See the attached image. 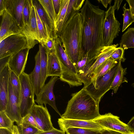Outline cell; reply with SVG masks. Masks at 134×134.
I'll use <instances>...</instances> for the list:
<instances>
[{
	"label": "cell",
	"mask_w": 134,
	"mask_h": 134,
	"mask_svg": "<svg viewBox=\"0 0 134 134\" xmlns=\"http://www.w3.org/2000/svg\"><path fill=\"white\" fill-rule=\"evenodd\" d=\"M35 65L34 69L28 74L29 79L35 95L37 96L40 92L41 87L40 54L39 50L35 57Z\"/></svg>",
	"instance_id": "20"
},
{
	"label": "cell",
	"mask_w": 134,
	"mask_h": 134,
	"mask_svg": "<svg viewBox=\"0 0 134 134\" xmlns=\"http://www.w3.org/2000/svg\"><path fill=\"white\" fill-rule=\"evenodd\" d=\"M27 48L30 49L28 40L24 34L11 35L0 42V59L12 56Z\"/></svg>",
	"instance_id": "7"
},
{
	"label": "cell",
	"mask_w": 134,
	"mask_h": 134,
	"mask_svg": "<svg viewBox=\"0 0 134 134\" xmlns=\"http://www.w3.org/2000/svg\"><path fill=\"white\" fill-rule=\"evenodd\" d=\"M0 134H13L12 131L4 128H0Z\"/></svg>",
	"instance_id": "48"
},
{
	"label": "cell",
	"mask_w": 134,
	"mask_h": 134,
	"mask_svg": "<svg viewBox=\"0 0 134 134\" xmlns=\"http://www.w3.org/2000/svg\"><path fill=\"white\" fill-rule=\"evenodd\" d=\"M55 52L62 70L59 79L68 84L71 87L81 86L83 82L78 75L76 67L65 52L58 37L55 39Z\"/></svg>",
	"instance_id": "4"
},
{
	"label": "cell",
	"mask_w": 134,
	"mask_h": 134,
	"mask_svg": "<svg viewBox=\"0 0 134 134\" xmlns=\"http://www.w3.org/2000/svg\"><path fill=\"white\" fill-rule=\"evenodd\" d=\"M9 73L8 64L0 72V111H5L7 108Z\"/></svg>",
	"instance_id": "18"
},
{
	"label": "cell",
	"mask_w": 134,
	"mask_h": 134,
	"mask_svg": "<svg viewBox=\"0 0 134 134\" xmlns=\"http://www.w3.org/2000/svg\"><path fill=\"white\" fill-rule=\"evenodd\" d=\"M126 7V3H125L122 7L123 10V14H122L123 16V22L122 32L124 31L129 26L134 22L130 9H127Z\"/></svg>",
	"instance_id": "31"
},
{
	"label": "cell",
	"mask_w": 134,
	"mask_h": 134,
	"mask_svg": "<svg viewBox=\"0 0 134 134\" xmlns=\"http://www.w3.org/2000/svg\"><path fill=\"white\" fill-rule=\"evenodd\" d=\"M34 118L38 129L44 132L52 130L54 127L51 121V116L46 106L43 105L33 106L30 113Z\"/></svg>",
	"instance_id": "11"
},
{
	"label": "cell",
	"mask_w": 134,
	"mask_h": 134,
	"mask_svg": "<svg viewBox=\"0 0 134 134\" xmlns=\"http://www.w3.org/2000/svg\"><path fill=\"white\" fill-rule=\"evenodd\" d=\"M100 134H122L118 131L106 129L100 130Z\"/></svg>",
	"instance_id": "42"
},
{
	"label": "cell",
	"mask_w": 134,
	"mask_h": 134,
	"mask_svg": "<svg viewBox=\"0 0 134 134\" xmlns=\"http://www.w3.org/2000/svg\"><path fill=\"white\" fill-rule=\"evenodd\" d=\"M9 78L14 92L19 99L21 88V84L19 77L10 69Z\"/></svg>",
	"instance_id": "30"
},
{
	"label": "cell",
	"mask_w": 134,
	"mask_h": 134,
	"mask_svg": "<svg viewBox=\"0 0 134 134\" xmlns=\"http://www.w3.org/2000/svg\"><path fill=\"white\" fill-rule=\"evenodd\" d=\"M59 79L56 76H51L48 81L41 88L38 94L36 96L35 102L38 105H43L45 106L47 104L50 105L60 116L62 115L58 110L55 102V98L54 94L53 89L55 82Z\"/></svg>",
	"instance_id": "10"
},
{
	"label": "cell",
	"mask_w": 134,
	"mask_h": 134,
	"mask_svg": "<svg viewBox=\"0 0 134 134\" xmlns=\"http://www.w3.org/2000/svg\"><path fill=\"white\" fill-rule=\"evenodd\" d=\"M79 11L82 16L83 31L82 48L90 60L95 59L102 47V27L105 12L88 0Z\"/></svg>",
	"instance_id": "1"
},
{
	"label": "cell",
	"mask_w": 134,
	"mask_h": 134,
	"mask_svg": "<svg viewBox=\"0 0 134 134\" xmlns=\"http://www.w3.org/2000/svg\"><path fill=\"white\" fill-rule=\"evenodd\" d=\"M10 57L8 56L0 59V72L8 64Z\"/></svg>",
	"instance_id": "40"
},
{
	"label": "cell",
	"mask_w": 134,
	"mask_h": 134,
	"mask_svg": "<svg viewBox=\"0 0 134 134\" xmlns=\"http://www.w3.org/2000/svg\"><path fill=\"white\" fill-rule=\"evenodd\" d=\"M33 5L43 25L48 38L55 39L57 37L54 25L52 23L38 0H32Z\"/></svg>",
	"instance_id": "19"
},
{
	"label": "cell",
	"mask_w": 134,
	"mask_h": 134,
	"mask_svg": "<svg viewBox=\"0 0 134 134\" xmlns=\"http://www.w3.org/2000/svg\"><path fill=\"white\" fill-rule=\"evenodd\" d=\"M130 9L134 22V0H126Z\"/></svg>",
	"instance_id": "43"
},
{
	"label": "cell",
	"mask_w": 134,
	"mask_h": 134,
	"mask_svg": "<svg viewBox=\"0 0 134 134\" xmlns=\"http://www.w3.org/2000/svg\"><path fill=\"white\" fill-rule=\"evenodd\" d=\"M25 1V0H4V3L5 11L12 16L27 37L23 15Z\"/></svg>",
	"instance_id": "13"
},
{
	"label": "cell",
	"mask_w": 134,
	"mask_h": 134,
	"mask_svg": "<svg viewBox=\"0 0 134 134\" xmlns=\"http://www.w3.org/2000/svg\"><path fill=\"white\" fill-rule=\"evenodd\" d=\"M4 0H0V15L2 16L4 12L5 11V9L4 3Z\"/></svg>",
	"instance_id": "47"
},
{
	"label": "cell",
	"mask_w": 134,
	"mask_h": 134,
	"mask_svg": "<svg viewBox=\"0 0 134 134\" xmlns=\"http://www.w3.org/2000/svg\"><path fill=\"white\" fill-rule=\"evenodd\" d=\"M122 134H134V132H131L130 133H122Z\"/></svg>",
	"instance_id": "50"
},
{
	"label": "cell",
	"mask_w": 134,
	"mask_h": 134,
	"mask_svg": "<svg viewBox=\"0 0 134 134\" xmlns=\"http://www.w3.org/2000/svg\"><path fill=\"white\" fill-rule=\"evenodd\" d=\"M14 122L4 111H0V128L6 129L12 131Z\"/></svg>",
	"instance_id": "33"
},
{
	"label": "cell",
	"mask_w": 134,
	"mask_h": 134,
	"mask_svg": "<svg viewBox=\"0 0 134 134\" xmlns=\"http://www.w3.org/2000/svg\"><path fill=\"white\" fill-rule=\"evenodd\" d=\"M55 28L57 15L54 7L52 0H38Z\"/></svg>",
	"instance_id": "28"
},
{
	"label": "cell",
	"mask_w": 134,
	"mask_h": 134,
	"mask_svg": "<svg viewBox=\"0 0 134 134\" xmlns=\"http://www.w3.org/2000/svg\"><path fill=\"white\" fill-rule=\"evenodd\" d=\"M64 113L61 118L85 121L92 120L99 116V103L86 89L71 95Z\"/></svg>",
	"instance_id": "3"
},
{
	"label": "cell",
	"mask_w": 134,
	"mask_h": 134,
	"mask_svg": "<svg viewBox=\"0 0 134 134\" xmlns=\"http://www.w3.org/2000/svg\"><path fill=\"white\" fill-rule=\"evenodd\" d=\"M118 45V44H117L109 46L102 47L99 55L85 75L83 81L84 87L90 83L97 69L102 63L111 56Z\"/></svg>",
	"instance_id": "14"
},
{
	"label": "cell",
	"mask_w": 134,
	"mask_h": 134,
	"mask_svg": "<svg viewBox=\"0 0 134 134\" xmlns=\"http://www.w3.org/2000/svg\"><path fill=\"white\" fill-rule=\"evenodd\" d=\"M83 31L82 16L79 10L75 11L63 26L57 36L76 68L80 57L84 54L82 48Z\"/></svg>",
	"instance_id": "2"
},
{
	"label": "cell",
	"mask_w": 134,
	"mask_h": 134,
	"mask_svg": "<svg viewBox=\"0 0 134 134\" xmlns=\"http://www.w3.org/2000/svg\"><path fill=\"white\" fill-rule=\"evenodd\" d=\"M2 16L0 42L11 35L23 33L13 17L6 11L4 12Z\"/></svg>",
	"instance_id": "15"
},
{
	"label": "cell",
	"mask_w": 134,
	"mask_h": 134,
	"mask_svg": "<svg viewBox=\"0 0 134 134\" xmlns=\"http://www.w3.org/2000/svg\"><path fill=\"white\" fill-rule=\"evenodd\" d=\"M58 122L60 129L64 132L67 129L71 127L88 129L99 130L105 129L92 120L66 119L60 118L58 119Z\"/></svg>",
	"instance_id": "16"
},
{
	"label": "cell",
	"mask_w": 134,
	"mask_h": 134,
	"mask_svg": "<svg viewBox=\"0 0 134 134\" xmlns=\"http://www.w3.org/2000/svg\"><path fill=\"white\" fill-rule=\"evenodd\" d=\"M85 1V0H75L73 6L74 10L75 11L79 10Z\"/></svg>",
	"instance_id": "39"
},
{
	"label": "cell",
	"mask_w": 134,
	"mask_h": 134,
	"mask_svg": "<svg viewBox=\"0 0 134 134\" xmlns=\"http://www.w3.org/2000/svg\"><path fill=\"white\" fill-rule=\"evenodd\" d=\"M115 11L113 6H111L105 12L102 27V47L113 45L114 39L120 31V24L115 17Z\"/></svg>",
	"instance_id": "6"
},
{
	"label": "cell",
	"mask_w": 134,
	"mask_h": 134,
	"mask_svg": "<svg viewBox=\"0 0 134 134\" xmlns=\"http://www.w3.org/2000/svg\"><path fill=\"white\" fill-rule=\"evenodd\" d=\"M37 134H65V132L62 130H58L53 127L52 130L46 131L41 132Z\"/></svg>",
	"instance_id": "38"
},
{
	"label": "cell",
	"mask_w": 134,
	"mask_h": 134,
	"mask_svg": "<svg viewBox=\"0 0 134 134\" xmlns=\"http://www.w3.org/2000/svg\"><path fill=\"white\" fill-rule=\"evenodd\" d=\"M4 111L12 121L16 122L17 125L21 124L23 118L20 114L19 99L14 92L9 78L7 105Z\"/></svg>",
	"instance_id": "12"
},
{
	"label": "cell",
	"mask_w": 134,
	"mask_h": 134,
	"mask_svg": "<svg viewBox=\"0 0 134 134\" xmlns=\"http://www.w3.org/2000/svg\"><path fill=\"white\" fill-rule=\"evenodd\" d=\"M13 134H20L18 128L17 126L14 125L12 130Z\"/></svg>",
	"instance_id": "49"
},
{
	"label": "cell",
	"mask_w": 134,
	"mask_h": 134,
	"mask_svg": "<svg viewBox=\"0 0 134 134\" xmlns=\"http://www.w3.org/2000/svg\"><path fill=\"white\" fill-rule=\"evenodd\" d=\"M124 50L122 48L119 47L117 48L110 57L115 60L118 61L121 60L122 62H124L125 59L124 57Z\"/></svg>",
	"instance_id": "35"
},
{
	"label": "cell",
	"mask_w": 134,
	"mask_h": 134,
	"mask_svg": "<svg viewBox=\"0 0 134 134\" xmlns=\"http://www.w3.org/2000/svg\"><path fill=\"white\" fill-rule=\"evenodd\" d=\"M47 77L56 76L60 77L61 76L62 70L55 51L51 53L47 52Z\"/></svg>",
	"instance_id": "21"
},
{
	"label": "cell",
	"mask_w": 134,
	"mask_h": 134,
	"mask_svg": "<svg viewBox=\"0 0 134 134\" xmlns=\"http://www.w3.org/2000/svg\"><path fill=\"white\" fill-rule=\"evenodd\" d=\"M40 54V67L41 71V88L45 85L47 78L48 56L46 48L41 44L39 45Z\"/></svg>",
	"instance_id": "24"
},
{
	"label": "cell",
	"mask_w": 134,
	"mask_h": 134,
	"mask_svg": "<svg viewBox=\"0 0 134 134\" xmlns=\"http://www.w3.org/2000/svg\"><path fill=\"white\" fill-rule=\"evenodd\" d=\"M21 88L19 97L20 114L22 118L29 113L35 103V95L28 74L23 72L19 76Z\"/></svg>",
	"instance_id": "8"
},
{
	"label": "cell",
	"mask_w": 134,
	"mask_h": 134,
	"mask_svg": "<svg viewBox=\"0 0 134 134\" xmlns=\"http://www.w3.org/2000/svg\"><path fill=\"white\" fill-rule=\"evenodd\" d=\"M117 70L111 86L110 90H113L115 93H117L119 87L124 82H127L125 77L126 72L127 68H123L121 65V60L118 61Z\"/></svg>",
	"instance_id": "23"
},
{
	"label": "cell",
	"mask_w": 134,
	"mask_h": 134,
	"mask_svg": "<svg viewBox=\"0 0 134 134\" xmlns=\"http://www.w3.org/2000/svg\"><path fill=\"white\" fill-rule=\"evenodd\" d=\"M123 0H115L114 5L113 6L114 10L117 9L118 10Z\"/></svg>",
	"instance_id": "45"
},
{
	"label": "cell",
	"mask_w": 134,
	"mask_h": 134,
	"mask_svg": "<svg viewBox=\"0 0 134 134\" xmlns=\"http://www.w3.org/2000/svg\"><path fill=\"white\" fill-rule=\"evenodd\" d=\"M118 61L113 59L110 57L107 59L97 69L93 76L91 82L107 73L118 64Z\"/></svg>",
	"instance_id": "25"
},
{
	"label": "cell",
	"mask_w": 134,
	"mask_h": 134,
	"mask_svg": "<svg viewBox=\"0 0 134 134\" xmlns=\"http://www.w3.org/2000/svg\"><path fill=\"white\" fill-rule=\"evenodd\" d=\"M66 134H100V130L91 129L71 127L65 131Z\"/></svg>",
	"instance_id": "32"
},
{
	"label": "cell",
	"mask_w": 134,
	"mask_h": 134,
	"mask_svg": "<svg viewBox=\"0 0 134 134\" xmlns=\"http://www.w3.org/2000/svg\"><path fill=\"white\" fill-rule=\"evenodd\" d=\"M21 124L30 125L38 129L34 118L30 113L23 118Z\"/></svg>",
	"instance_id": "36"
},
{
	"label": "cell",
	"mask_w": 134,
	"mask_h": 134,
	"mask_svg": "<svg viewBox=\"0 0 134 134\" xmlns=\"http://www.w3.org/2000/svg\"><path fill=\"white\" fill-rule=\"evenodd\" d=\"M69 1L62 0L60 10L56 16L55 29L57 37L62 28Z\"/></svg>",
	"instance_id": "26"
},
{
	"label": "cell",
	"mask_w": 134,
	"mask_h": 134,
	"mask_svg": "<svg viewBox=\"0 0 134 134\" xmlns=\"http://www.w3.org/2000/svg\"><path fill=\"white\" fill-rule=\"evenodd\" d=\"M127 124L131 131L134 132V116L131 118Z\"/></svg>",
	"instance_id": "44"
},
{
	"label": "cell",
	"mask_w": 134,
	"mask_h": 134,
	"mask_svg": "<svg viewBox=\"0 0 134 134\" xmlns=\"http://www.w3.org/2000/svg\"><path fill=\"white\" fill-rule=\"evenodd\" d=\"M52 1L55 11L57 16L60 10L62 0H52Z\"/></svg>",
	"instance_id": "41"
},
{
	"label": "cell",
	"mask_w": 134,
	"mask_h": 134,
	"mask_svg": "<svg viewBox=\"0 0 134 134\" xmlns=\"http://www.w3.org/2000/svg\"><path fill=\"white\" fill-rule=\"evenodd\" d=\"M132 85L133 87H134V82L132 84Z\"/></svg>",
	"instance_id": "51"
},
{
	"label": "cell",
	"mask_w": 134,
	"mask_h": 134,
	"mask_svg": "<svg viewBox=\"0 0 134 134\" xmlns=\"http://www.w3.org/2000/svg\"><path fill=\"white\" fill-rule=\"evenodd\" d=\"M96 59L90 60L88 53L83 54L80 57L76 68L78 75L82 82L86 73L92 65Z\"/></svg>",
	"instance_id": "22"
},
{
	"label": "cell",
	"mask_w": 134,
	"mask_h": 134,
	"mask_svg": "<svg viewBox=\"0 0 134 134\" xmlns=\"http://www.w3.org/2000/svg\"><path fill=\"white\" fill-rule=\"evenodd\" d=\"M104 128L124 133L131 132L127 124L121 121L119 117L111 113L101 115L92 120Z\"/></svg>",
	"instance_id": "9"
},
{
	"label": "cell",
	"mask_w": 134,
	"mask_h": 134,
	"mask_svg": "<svg viewBox=\"0 0 134 134\" xmlns=\"http://www.w3.org/2000/svg\"><path fill=\"white\" fill-rule=\"evenodd\" d=\"M30 30L33 40L38 43H40V41L37 27L35 9L33 5L31 11Z\"/></svg>",
	"instance_id": "29"
},
{
	"label": "cell",
	"mask_w": 134,
	"mask_h": 134,
	"mask_svg": "<svg viewBox=\"0 0 134 134\" xmlns=\"http://www.w3.org/2000/svg\"><path fill=\"white\" fill-rule=\"evenodd\" d=\"M97 1L100 3H101L104 6L107 8V7L108 5V4H110L112 1V0H98Z\"/></svg>",
	"instance_id": "46"
},
{
	"label": "cell",
	"mask_w": 134,
	"mask_h": 134,
	"mask_svg": "<svg viewBox=\"0 0 134 134\" xmlns=\"http://www.w3.org/2000/svg\"><path fill=\"white\" fill-rule=\"evenodd\" d=\"M118 64L105 75L83 87L99 103L102 97L110 90L117 70Z\"/></svg>",
	"instance_id": "5"
},
{
	"label": "cell",
	"mask_w": 134,
	"mask_h": 134,
	"mask_svg": "<svg viewBox=\"0 0 134 134\" xmlns=\"http://www.w3.org/2000/svg\"><path fill=\"white\" fill-rule=\"evenodd\" d=\"M30 49L28 48L23 49L10 57L9 68L19 77L24 72Z\"/></svg>",
	"instance_id": "17"
},
{
	"label": "cell",
	"mask_w": 134,
	"mask_h": 134,
	"mask_svg": "<svg viewBox=\"0 0 134 134\" xmlns=\"http://www.w3.org/2000/svg\"><path fill=\"white\" fill-rule=\"evenodd\" d=\"M120 47L124 50L134 48V28H129L122 36Z\"/></svg>",
	"instance_id": "27"
},
{
	"label": "cell",
	"mask_w": 134,
	"mask_h": 134,
	"mask_svg": "<svg viewBox=\"0 0 134 134\" xmlns=\"http://www.w3.org/2000/svg\"><path fill=\"white\" fill-rule=\"evenodd\" d=\"M17 126L20 134H37L42 132L35 127L24 124H21Z\"/></svg>",
	"instance_id": "34"
},
{
	"label": "cell",
	"mask_w": 134,
	"mask_h": 134,
	"mask_svg": "<svg viewBox=\"0 0 134 134\" xmlns=\"http://www.w3.org/2000/svg\"><path fill=\"white\" fill-rule=\"evenodd\" d=\"M48 53H51L55 51V39L48 38L47 42L43 46Z\"/></svg>",
	"instance_id": "37"
}]
</instances>
